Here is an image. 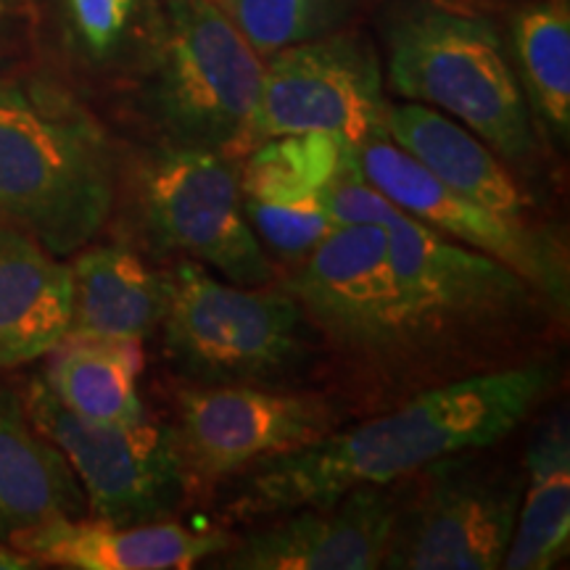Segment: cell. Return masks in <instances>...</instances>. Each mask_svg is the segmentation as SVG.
Here are the masks:
<instances>
[{"label": "cell", "mask_w": 570, "mask_h": 570, "mask_svg": "<svg viewBox=\"0 0 570 570\" xmlns=\"http://www.w3.org/2000/svg\"><path fill=\"white\" fill-rule=\"evenodd\" d=\"M558 367L529 360L420 391L402 407L365 423L331 431L291 452L244 470L230 520H262L323 504L356 487L402 483L449 454L487 449L539 407Z\"/></svg>", "instance_id": "cell-1"}, {"label": "cell", "mask_w": 570, "mask_h": 570, "mask_svg": "<svg viewBox=\"0 0 570 570\" xmlns=\"http://www.w3.org/2000/svg\"><path fill=\"white\" fill-rule=\"evenodd\" d=\"M111 206L101 127L69 98L0 80V219L69 256L96 238Z\"/></svg>", "instance_id": "cell-2"}, {"label": "cell", "mask_w": 570, "mask_h": 570, "mask_svg": "<svg viewBox=\"0 0 570 570\" xmlns=\"http://www.w3.org/2000/svg\"><path fill=\"white\" fill-rule=\"evenodd\" d=\"M389 88L479 135L502 161L533 151L531 109L489 19L420 9L389 35Z\"/></svg>", "instance_id": "cell-3"}, {"label": "cell", "mask_w": 570, "mask_h": 570, "mask_svg": "<svg viewBox=\"0 0 570 570\" xmlns=\"http://www.w3.org/2000/svg\"><path fill=\"white\" fill-rule=\"evenodd\" d=\"M164 354L194 386H269L306 356V323L281 285H238L185 259L167 273Z\"/></svg>", "instance_id": "cell-4"}, {"label": "cell", "mask_w": 570, "mask_h": 570, "mask_svg": "<svg viewBox=\"0 0 570 570\" xmlns=\"http://www.w3.org/2000/svg\"><path fill=\"white\" fill-rule=\"evenodd\" d=\"M262 77L265 59L223 6L169 0L148 88L154 122L169 146L244 156Z\"/></svg>", "instance_id": "cell-5"}, {"label": "cell", "mask_w": 570, "mask_h": 570, "mask_svg": "<svg viewBox=\"0 0 570 570\" xmlns=\"http://www.w3.org/2000/svg\"><path fill=\"white\" fill-rule=\"evenodd\" d=\"M377 225L389 233L391 265L423 356L462 341L494 338L552 306L502 262L454 244L394 204Z\"/></svg>", "instance_id": "cell-6"}, {"label": "cell", "mask_w": 570, "mask_h": 570, "mask_svg": "<svg viewBox=\"0 0 570 570\" xmlns=\"http://www.w3.org/2000/svg\"><path fill=\"white\" fill-rule=\"evenodd\" d=\"M281 288L296 298L309 327L352 362L402 370L423 356L383 225H338L296 262Z\"/></svg>", "instance_id": "cell-7"}, {"label": "cell", "mask_w": 570, "mask_h": 570, "mask_svg": "<svg viewBox=\"0 0 570 570\" xmlns=\"http://www.w3.org/2000/svg\"><path fill=\"white\" fill-rule=\"evenodd\" d=\"M449 454L412 475L381 568L497 570L508 558L523 481L475 458Z\"/></svg>", "instance_id": "cell-8"}, {"label": "cell", "mask_w": 570, "mask_h": 570, "mask_svg": "<svg viewBox=\"0 0 570 570\" xmlns=\"http://www.w3.org/2000/svg\"><path fill=\"white\" fill-rule=\"evenodd\" d=\"M140 217L154 244L238 285H273L267 248L252 230L230 156L167 146L142 161Z\"/></svg>", "instance_id": "cell-9"}, {"label": "cell", "mask_w": 570, "mask_h": 570, "mask_svg": "<svg viewBox=\"0 0 570 570\" xmlns=\"http://www.w3.org/2000/svg\"><path fill=\"white\" fill-rule=\"evenodd\" d=\"M35 428L67 458L92 515L109 523H154L188 494L183 454L173 425L90 423L61 407L46 381H32L21 399Z\"/></svg>", "instance_id": "cell-10"}, {"label": "cell", "mask_w": 570, "mask_h": 570, "mask_svg": "<svg viewBox=\"0 0 570 570\" xmlns=\"http://www.w3.org/2000/svg\"><path fill=\"white\" fill-rule=\"evenodd\" d=\"M386 111L373 46L360 35L327 32L267 56L244 154L267 138L306 132L360 146L386 135Z\"/></svg>", "instance_id": "cell-11"}, {"label": "cell", "mask_w": 570, "mask_h": 570, "mask_svg": "<svg viewBox=\"0 0 570 570\" xmlns=\"http://www.w3.org/2000/svg\"><path fill=\"white\" fill-rule=\"evenodd\" d=\"M356 164L362 177L389 204L454 244L502 262L529 281L558 315H566L570 306V259L566 244L552 233L537 223H515L489 206L454 194L404 154L389 135L360 142Z\"/></svg>", "instance_id": "cell-12"}, {"label": "cell", "mask_w": 570, "mask_h": 570, "mask_svg": "<svg viewBox=\"0 0 570 570\" xmlns=\"http://www.w3.org/2000/svg\"><path fill=\"white\" fill-rule=\"evenodd\" d=\"M175 428L188 491L336 431L331 399L262 386H196L177 396Z\"/></svg>", "instance_id": "cell-13"}, {"label": "cell", "mask_w": 570, "mask_h": 570, "mask_svg": "<svg viewBox=\"0 0 570 570\" xmlns=\"http://www.w3.org/2000/svg\"><path fill=\"white\" fill-rule=\"evenodd\" d=\"M402 487H356L306 504L233 539L219 554L227 570H375L394 525Z\"/></svg>", "instance_id": "cell-14"}, {"label": "cell", "mask_w": 570, "mask_h": 570, "mask_svg": "<svg viewBox=\"0 0 570 570\" xmlns=\"http://www.w3.org/2000/svg\"><path fill=\"white\" fill-rule=\"evenodd\" d=\"M9 544L38 562L71 570H183L219 558L233 537L169 520L119 525L98 518H53L17 531Z\"/></svg>", "instance_id": "cell-15"}, {"label": "cell", "mask_w": 570, "mask_h": 570, "mask_svg": "<svg viewBox=\"0 0 570 570\" xmlns=\"http://www.w3.org/2000/svg\"><path fill=\"white\" fill-rule=\"evenodd\" d=\"M71 269L38 238L0 219V370L51 354L67 338Z\"/></svg>", "instance_id": "cell-16"}, {"label": "cell", "mask_w": 570, "mask_h": 570, "mask_svg": "<svg viewBox=\"0 0 570 570\" xmlns=\"http://www.w3.org/2000/svg\"><path fill=\"white\" fill-rule=\"evenodd\" d=\"M386 135L454 194L515 223H533L529 196L508 164L458 119L415 101H389Z\"/></svg>", "instance_id": "cell-17"}, {"label": "cell", "mask_w": 570, "mask_h": 570, "mask_svg": "<svg viewBox=\"0 0 570 570\" xmlns=\"http://www.w3.org/2000/svg\"><path fill=\"white\" fill-rule=\"evenodd\" d=\"M71 269V338L146 341L159 331L169 277L119 246L82 252Z\"/></svg>", "instance_id": "cell-18"}, {"label": "cell", "mask_w": 570, "mask_h": 570, "mask_svg": "<svg viewBox=\"0 0 570 570\" xmlns=\"http://www.w3.org/2000/svg\"><path fill=\"white\" fill-rule=\"evenodd\" d=\"M82 510V487L67 458L35 428L24 402L0 386V541Z\"/></svg>", "instance_id": "cell-19"}, {"label": "cell", "mask_w": 570, "mask_h": 570, "mask_svg": "<svg viewBox=\"0 0 570 570\" xmlns=\"http://www.w3.org/2000/svg\"><path fill=\"white\" fill-rule=\"evenodd\" d=\"M570 547V433L566 415L539 431L525 452L515 531L508 570H550L568 558Z\"/></svg>", "instance_id": "cell-20"}, {"label": "cell", "mask_w": 570, "mask_h": 570, "mask_svg": "<svg viewBox=\"0 0 570 570\" xmlns=\"http://www.w3.org/2000/svg\"><path fill=\"white\" fill-rule=\"evenodd\" d=\"M51 354L46 386L61 407L90 423L130 425L146 417L138 394L140 344L67 336Z\"/></svg>", "instance_id": "cell-21"}, {"label": "cell", "mask_w": 570, "mask_h": 570, "mask_svg": "<svg viewBox=\"0 0 570 570\" xmlns=\"http://www.w3.org/2000/svg\"><path fill=\"white\" fill-rule=\"evenodd\" d=\"M356 159V146L333 135H281L256 142L238 169L240 190L252 202H309L323 198Z\"/></svg>", "instance_id": "cell-22"}, {"label": "cell", "mask_w": 570, "mask_h": 570, "mask_svg": "<svg viewBox=\"0 0 570 570\" xmlns=\"http://www.w3.org/2000/svg\"><path fill=\"white\" fill-rule=\"evenodd\" d=\"M518 82L554 138L570 135V13L566 0L529 6L512 21Z\"/></svg>", "instance_id": "cell-23"}, {"label": "cell", "mask_w": 570, "mask_h": 570, "mask_svg": "<svg viewBox=\"0 0 570 570\" xmlns=\"http://www.w3.org/2000/svg\"><path fill=\"white\" fill-rule=\"evenodd\" d=\"M219 6L262 59L323 38L348 13V0H219Z\"/></svg>", "instance_id": "cell-24"}, {"label": "cell", "mask_w": 570, "mask_h": 570, "mask_svg": "<svg viewBox=\"0 0 570 570\" xmlns=\"http://www.w3.org/2000/svg\"><path fill=\"white\" fill-rule=\"evenodd\" d=\"M244 206L248 225L259 244L291 262L304 259L325 235L338 227L323 198H309V202H252V198H244Z\"/></svg>", "instance_id": "cell-25"}, {"label": "cell", "mask_w": 570, "mask_h": 570, "mask_svg": "<svg viewBox=\"0 0 570 570\" xmlns=\"http://www.w3.org/2000/svg\"><path fill=\"white\" fill-rule=\"evenodd\" d=\"M77 40L92 59H106L125 40L135 0H63Z\"/></svg>", "instance_id": "cell-26"}, {"label": "cell", "mask_w": 570, "mask_h": 570, "mask_svg": "<svg viewBox=\"0 0 570 570\" xmlns=\"http://www.w3.org/2000/svg\"><path fill=\"white\" fill-rule=\"evenodd\" d=\"M40 562L30 558L27 552L17 550V547H6L0 544V570H30V568H38Z\"/></svg>", "instance_id": "cell-27"}, {"label": "cell", "mask_w": 570, "mask_h": 570, "mask_svg": "<svg viewBox=\"0 0 570 570\" xmlns=\"http://www.w3.org/2000/svg\"><path fill=\"white\" fill-rule=\"evenodd\" d=\"M19 6H21V0H0V40L9 35L13 21H17Z\"/></svg>", "instance_id": "cell-28"}, {"label": "cell", "mask_w": 570, "mask_h": 570, "mask_svg": "<svg viewBox=\"0 0 570 570\" xmlns=\"http://www.w3.org/2000/svg\"><path fill=\"white\" fill-rule=\"evenodd\" d=\"M214 3H219V0H214Z\"/></svg>", "instance_id": "cell-29"}]
</instances>
